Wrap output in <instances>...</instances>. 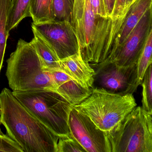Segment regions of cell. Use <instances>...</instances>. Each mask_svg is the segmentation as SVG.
<instances>
[{
	"label": "cell",
	"instance_id": "1",
	"mask_svg": "<svg viewBox=\"0 0 152 152\" xmlns=\"http://www.w3.org/2000/svg\"><path fill=\"white\" fill-rule=\"evenodd\" d=\"M0 122L23 152H57L59 137L34 116L4 88L0 93Z\"/></svg>",
	"mask_w": 152,
	"mask_h": 152
},
{
	"label": "cell",
	"instance_id": "2",
	"mask_svg": "<svg viewBox=\"0 0 152 152\" xmlns=\"http://www.w3.org/2000/svg\"><path fill=\"white\" fill-rule=\"evenodd\" d=\"M7 63L6 76L12 91L47 89L57 91L52 78L44 70L31 42L19 39Z\"/></svg>",
	"mask_w": 152,
	"mask_h": 152
},
{
	"label": "cell",
	"instance_id": "3",
	"mask_svg": "<svg viewBox=\"0 0 152 152\" xmlns=\"http://www.w3.org/2000/svg\"><path fill=\"white\" fill-rule=\"evenodd\" d=\"M20 103L59 137L71 135L68 118L73 106L57 91L42 89L13 91Z\"/></svg>",
	"mask_w": 152,
	"mask_h": 152
},
{
	"label": "cell",
	"instance_id": "4",
	"mask_svg": "<svg viewBox=\"0 0 152 152\" xmlns=\"http://www.w3.org/2000/svg\"><path fill=\"white\" fill-rule=\"evenodd\" d=\"M137 105L132 93L118 94L94 88L87 98L73 107L101 130L108 132Z\"/></svg>",
	"mask_w": 152,
	"mask_h": 152
},
{
	"label": "cell",
	"instance_id": "5",
	"mask_svg": "<svg viewBox=\"0 0 152 152\" xmlns=\"http://www.w3.org/2000/svg\"><path fill=\"white\" fill-rule=\"evenodd\" d=\"M152 115L136 107L106 132L111 152H152Z\"/></svg>",
	"mask_w": 152,
	"mask_h": 152
},
{
	"label": "cell",
	"instance_id": "6",
	"mask_svg": "<svg viewBox=\"0 0 152 152\" xmlns=\"http://www.w3.org/2000/svg\"><path fill=\"white\" fill-rule=\"evenodd\" d=\"M31 27L33 33L48 44L59 60L80 52L77 34L70 22L54 20L33 22Z\"/></svg>",
	"mask_w": 152,
	"mask_h": 152
},
{
	"label": "cell",
	"instance_id": "7",
	"mask_svg": "<svg viewBox=\"0 0 152 152\" xmlns=\"http://www.w3.org/2000/svg\"><path fill=\"white\" fill-rule=\"evenodd\" d=\"M90 65L95 71L93 85L96 84V88L123 94H133L137 90V64L121 66L112 62H102Z\"/></svg>",
	"mask_w": 152,
	"mask_h": 152
},
{
	"label": "cell",
	"instance_id": "8",
	"mask_svg": "<svg viewBox=\"0 0 152 152\" xmlns=\"http://www.w3.org/2000/svg\"><path fill=\"white\" fill-rule=\"evenodd\" d=\"M71 135L87 152H111L106 132L98 128L90 119L73 107L68 118Z\"/></svg>",
	"mask_w": 152,
	"mask_h": 152
},
{
	"label": "cell",
	"instance_id": "9",
	"mask_svg": "<svg viewBox=\"0 0 152 152\" xmlns=\"http://www.w3.org/2000/svg\"><path fill=\"white\" fill-rule=\"evenodd\" d=\"M152 31L151 8L143 15L122 46L109 58L103 62H112L121 66L136 64Z\"/></svg>",
	"mask_w": 152,
	"mask_h": 152
},
{
	"label": "cell",
	"instance_id": "10",
	"mask_svg": "<svg viewBox=\"0 0 152 152\" xmlns=\"http://www.w3.org/2000/svg\"><path fill=\"white\" fill-rule=\"evenodd\" d=\"M52 78L57 91L72 106L80 104L87 98L91 89L85 88L59 69H44Z\"/></svg>",
	"mask_w": 152,
	"mask_h": 152
},
{
	"label": "cell",
	"instance_id": "11",
	"mask_svg": "<svg viewBox=\"0 0 152 152\" xmlns=\"http://www.w3.org/2000/svg\"><path fill=\"white\" fill-rule=\"evenodd\" d=\"M59 70L79 85L88 89L93 88L95 71L83 60L80 52L59 60Z\"/></svg>",
	"mask_w": 152,
	"mask_h": 152
},
{
	"label": "cell",
	"instance_id": "12",
	"mask_svg": "<svg viewBox=\"0 0 152 152\" xmlns=\"http://www.w3.org/2000/svg\"><path fill=\"white\" fill-rule=\"evenodd\" d=\"M152 0H136L131 6L122 21L110 57L123 44L143 15L148 9L152 8Z\"/></svg>",
	"mask_w": 152,
	"mask_h": 152
},
{
	"label": "cell",
	"instance_id": "13",
	"mask_svg": "<svg viewBox=\"0 0 152 152\" xmlns=\"http://www.w3.org/2000/svg\"><path fill=\"white\" fill-rule=\"evenodd\" d=\"M31 42L45 69H60L59 58L48 44L36 34Z\"/></svg>",
	"mask_w": 152,
	"mask_h": 152
},
{
	"label": "cell",
	"instance_id": "14",
	"mask_svg": "<svg viewBox=\"0 0 152 152\" xmlns=\"http://www.w3.org/2000/svg\"><path fill=\"white\" fill-rule=\"evenodd\" d=\"M31 1L11 0L7 26L9 33L16 28L23 19L30 17V7Z\"/></svg>",
	"mask_w": 152,
	"mask_h": 152
},
{
	"label": "cell",
	"instance_id": "15",
	"mask_svg": "<svg viewBox=\"0 0 152 152\" xmlns=\"http://www.w3.org/2000/svg\"><path fill=\"white\" fill-rule=\"evenodd\" d=\"M11 0H0V73L3 65L9 33L7 30Z\"/></svg>",
	"mask_w": 152,
	"mask_h": 152
},
{
	"label": "cell",
	"instance_id": "16",
	"mask_svg": "<svg viewBox=\"0 0 152 152\" xmlns=\"http://www.w3.org/2000/svg\"><path fill=\"white\" fill-rule=\"evenodd\" d=\"M52 0H32L30 7V17L33 23L52 20Z\"/></svg>",
	"mask_w": 152,
	"mask_h": 152
},
{
	"label": "cell",
	"instance_id": "17",
	"mask_svg": "<svg viewBox=\"0 0 152 152\" xmlns=\"http://www.w3.org/2000/svg\"><path fill=\"white\" fill-rule=\"evenodd\" d=\"M152 31L147 39L144 49L137 64V87L141 85L145 72L148 66L152 64Z\"/></svg>",
	"mask_w": 152,
	"mask_h": 152
},
{
	"label": "cell",
	"instance_id": "18",
	"mask_svg": "<svg viewBox=\"0 0 152 152\" xmlns=\"http://www.w3.org/2000/svg\"><path fill=\"white\" fill-rule=\"evenodd\" d=\"M75 0H52V20L72 23Z\"/></svg>",
	"mask_w": 152,
	"mask_h": 152
},
{
	"label": "cell",
	"instance_id": "19",
	"mask_svg": "<svg viewBox=\"0 0 152 152\" xmlns=\"http://www.w3.org/2000/svg\"><path fill=\"white\" fill-rule=\"evenodd\" d=\"M136 0H115L111 18L113 21V31L116 35L124 18L131 6Z\"/></svg>",
	"mask_w": 152,
	"mask_h": 152
},
{
	"label": "cell",
	"instance_id": "20",
	"mask_svg": "<svg viewBox=\"0 0 152 152\" xmlns=\"http://www.w3.org/2000/svg\"><path fill=\"white\" fill-rule=\"evenodd\" d=\"M141 85L143 88L142 108L147 112H152V64L147 69Z\"/></svg>",
	"mask_w": 152,
	"mask_h": 152
},
{
	"label": "cell",
	"instance_id": "21",
	"mask_svg": "<svg viewBox=\"0 0 152 152\" xmlns=\"http://www.w3.org/2000/svg\"><path fill=\"white\" fill-rule=\"evenodd\" d=\"M80 144L72 136L59 137L57 152H85Z\"/></svg>",
	"mask_w": 152,
	"mask_h": 152
},
{
	"label": "cell",
	"instance_id": "22",
	"mask_svg": "<svg viewBox=\"0 0 152 152\" xmlns=\"http://www.w3.org/2000/svg\"><path fill=\"white\" fill-rule=\"evenodd\" d=\"M23 152L20 146L0 129V152Z\"/></svg>",
	"mask_w": 152,
	"mask_h": 152
},
{
	"label": "cell",
	"instance_id": "23",
	"mask_svg": "<svg viewBox=\"0 0 152 152\" xmlns=\"http://www.w3.org/2000/svg\"><path fill=\"white\" fill-rule=\"evenodd\" d=\"M91 8L96 15L103 18H109L107 15L104 0H89Z\"/></svg>",
	"mask_w": 152,
	"mask_h": 152
},
{
	"label": "cell",
	"instance_id": "24",
	"mask_svg": "<svg viewBox=\"0 0 152 152\" xmlns=\"http://www.w3.org/2000/svg\"><path fill=\"white\" fill-rule=\"evenodd\" d=\"M115 0H104L106 13L108 17L111 18Z\"/></svg>",
	"mask_w": 152,
	"mask_h": 152
},
{
	"label": "cell",
	"instance_id": "25",
	"mask_svg": "<svg viewBox=\"0 0 152 152\" xmlns=\"http://www.w3.org/2000/svg\"><path fill=\"white\" fill-rule=\"evenodd\" d=\"M84 0H75L74 11L75 12L82 11L83 10Z\"/></svg>",
	"mask_w": 152,
	"mask_h": 152
},
{
	"label": "cell",
	"instance_id": "26",
	"mask_svg": "<svg viewBox=\"0 0 152 152\" xmlns=\"http://www.w3.org/2000/svg\"><path fill=\"white\" fill-rule=\"evenodd\" d=\"M0 113H1V109H0ZM1 124V122H0V124Z\"/></svg>",
	"mask_w": 152,
	"mask_h": 152
}]
</instances>
